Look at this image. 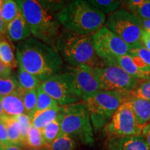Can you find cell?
I'll return each mask as SVG.
<instances>
[{
    "mask_svg": "<svg viewBox=\"0 0 150 150\" xmlns=\"http://www.w3.org/2000/svg\"><path fill=\"white\" fill-rule=\"evenodd\" d=\"M18 65L42 81L61 74L63 61L56 48L31 37L16 46Z\"/></svg>",
    "mask_w": 150,
    "mask_h": 150,
    "instance_id": "cell-1",
    "label": "cell"
},
{
    "mask_svg": "<svg viewBox=\"0 0 150 150\" xmlns=\"http://www.w3.org/2000/svg\"><path fill=\"white\" fill-rule=\"evenodd\" d=\"M56 17L65 30L81 35H93L106 22L103 13L83 0L70 1Z\"/></svg>",
    "mask_w": 150,
    "mask_h": 150,
    "instance_id": "cell-2",
    "label": "cell"
},
{
    "mask_svg": "<svg viewBox=\"0 0 150 150\" xmlns=\"http://www.w3.org/2000/svg\"><path fill=\"white\" fill-rule=\"evenodd\" d=\"M55 47L61 59L72 67L103 65L95 52L92 35H77L64 29L58 35Z\"/></svg>",
    "mask_w": 150,
    "mask_h": 150,
    "instance_id": "cell-3",
    "label": "cell"
},
{
    "mask_svg": "<svg viewBox=\"0 0 150 150\" xmlns=\"http://www.w3.org/2000/svg\"><path fill=\"white\" fill-rule=\"evenodd\" d=\"M16 2L33 38L56 48V40L60 32L57 18L43 8L38 1L18 0Z\"/></svg>",
    "mask_w": 150,
    "mask_h": 150,
    "instance_id": "cell-4",
    "label": "cell"
},
{
    "mask_svg": "<svg viewBox=\"0 0 150 150\" xmlns=\"http://www.w3.org/2000/svg\"><path fill=\"white\" fill-rule=\"evenodd\" d=\"M130 97L131 93L100 91L84 95L81 100L88 110L94 129L99 130L107 125L117 108Z\"/></svg>",
    "mask_w": 150,
    "mask_h": 150,
    "instance_id": "cell-5",
    "label": "cell"
},
{
    "mask_svg": "<svg viewBox=\"0 0 150 150\" xmlns=\"http://www.w3.org/2000/svg\"><path fill=\"white\" fill-rule=\"evenodd\" d=\"M61 134L78 139L84 145H93L94 134L91 117L82 102L60 107Z\"/></svg>",
    "mask_w": 150,
    "mask_h": 150,
    "instance_id": "cell-6",
    "label": "cell"
},
{
    "mask_svg": "<svg viewBox=\"0 0 150 150\" xmlns=\"http://www.w3.org/2000/svg\"><path fill=\"white\" fill-rule=\"evenodd\" d=\"M106 26L131 49L142 45L143 29L140 19L130 11L122 8L110 14L106 19Z\"/></svg>",
    "mask_w": 150,
    "mask_h": 150,
    "instance_id": "cell-7",
    "label": "cell"
},
{
    "mask_svg": "<svg viewBox=\"0 0 150 150\" xmlns=\"http://www.w3.org/2000/svg\"><path fill=\"white\" fill-rule=\"evenodd\" d=\"M92 37L95 52L103 65H114L117 57L130 54V47L106 26L102 27Z\"/></svg>",
    "mask_w": 150,
    "mask_h": 150,
    "instance_id": "cell-8",
    "label": "cell"
},
{
    "mask_svg": "<svg viewBox=\"0 0 150 150\" xmlns=\"http://www.w3.org/2000/svg\"><path fill=\"white\" fill-rule=\"evenodd\" d=\"M102 91L131 93L140 81L116 65L94 67Z\"/></svg>",
    "mask_w": 150,
    "mask_h": 150,
    "instance_id": "cell-9",
    "label": "cell"
},
{
    "mask_svg": "<svg viewBox=\"0 0 150 150\" xmlns=\"http://www.w3.org/2000/svg\"><path fill=\"white\" fill-rule=\"evenodd\" d=\"M104 131L112 138L141 136L142 128L137 122L136 116L129 101L117 108Z\"/></svg>",
    "mask_w": 150,
    "mask_h": 150,
    "instance_id": "cell-10",
    "label": "cell"
},
{
    "mask_svg": "<svg viewBox=\"0 0 150 150\" xmlns=\"http://www.w3.org/2000/svg\"><path fill=\"white\" fill-rule=\"evenodd\" d=\"M41 88L53 98L60 106L81 102L68 72H63L42 81Z\"/></svg>",
    "mask_w": 150,
    "mask_h": 150,
    "instance_id": "cell-11",
    "label": "cell"
},
{
    "mask_svg": "<svg viewBox=\"0 0 150 150\" xmlns=\"http://www.w3.org/2000/svg\"><path fill=\"white\" fill-rule=\"evenodd\" d=\"M68 72L72 76L74 88L81 99L84 95L102 91L95 74L94 67L90 65L71 67Z\"/></svg>",
    "mask_w": 150,
    "mask_h": 150,
    "instance_id": "cell-12",
    "label": "cell"
},
{
    "mask_svg": "<svg viewBox=\"0 0 150 150\" xmlns=\"http://www.w3.org/2000/svg\"><path fill=\"white\" fill-rule=\"evenodd\" d=\"M109 147L112 150H150L142 136L112 138Z\"/></svg>",
    "mask_w": 150,
    "mask_h": 150,
    "instance_id": "cell-13",
    "label": "cell"
},
{
    "mask_svg": "<svg viewBox=\"0 0 150 150\" xmlns=\"http://www.w3.org/2000/svg\"><path fill=\"white\" fill-rule=\"evenodd\" d=\"M2 106L5 116L16 117L27 113L22 96V88H20L13 93L2 97Z\"/></svg>",
    "mask_w": 150,
    "mask_h": 150,
    "instance_id": "cell-14",
    "label": "cell"
},
{
    "mask_svg": "<svg viewBox=\"0 0 150 150\" xmlns=\"http://www.w3.org/2000/svg\"><path fill=\"white\" fill-rule=\"evenodd\" d=\"M6 34L11 41L18 43L31 38L29 26L21 12L7 25Z\"/></svg>",
    "mask_w": 150,
    "mask_h": 150,
    "instance_id": "cell-15",
    "label": "cell"
},
{
    "mask_svg": "<svg viewBox=\"0 0 150 150\" xmlns=\"http://www.w3.org/2000/svg\"><path fill=\"white\" fill-rule=\"evenodd\" d=\"M114 65L121 67L123 70L136 79L139 81L150 79V72L142 70L139 67L137 66L130 55L117 57L115 60Z\"/></svg>",
    "mask_w": 150,
    "mask_h": 150,
    "instance_id": "cell-16",
    "label": "cell"
},
{
    "mask_svg": "<svg viewBox=\"0 0 150 150\" xmlns=\"http://www.w3.org/2000/svg\"><path fill=\"white\" fill-rule=\"evenodd\" d=\"M138 125L143 129L150 123V101L131 97L129 99Z\"/></svg>",
    "mask_w": 150,
    "mask_h": 150,
    "instance_id": "cell-17",
    "label": "cell"
},
{
    "mask_svg": "<svg viewBox=\"0 0 150 150\" xmlns=\"http://www.w3.org/2000/svg\"><path fill=\"white\" fill-rule=\"evenodd\" d=\"M60 107L52 108L42 111H35L29 115L32 126L42 130L49 124L56 120L59 116Z\"/></svg>",
    "mask_w": 150,
    "mask_h": 150,
    "instance_id": "cell-18",
    "label": "cell"
},
{
    "mask_svg": "<svg viewBox=\"0 0 150 150\" xmlns=\"http://www.w3.org/2000/svg\"><path fill=\"white\" fill-rule=\"evenodd\" d=\"M1 120H2L6 126L10 143L13 144V145L24 146L22 127L20 122L16 119V117L5 116Z\"/></svg>",
    "mask_w": 150,
    "mask_h": 150,
    "instance_id": "cell-19",
    "label": "cell"
},
{
    "mask_svg": "<svg viewBox=\"0 0 150 150\" xmlns=\"http://www.w3.org/2000/svg\"><path fill=\"white\" fill-rule=\"evenodd\" d=\"M17 81L19 86L23 90H33L37 89L42 83V81L38 78L26 71L21 66L18 65Z\"/></svg>",
    "mask_w": 150,
    "mask_h": 150,
    "instance_id": "cell-20",
    "label": "cell"
},
{
    "mask_svg": "<svg viewBox=\"0 0 150 150\" xmlns=\"http://www.w3.org/2000/svg\"><path fill=\"white\" fill-rule=\"evenodd\" d=\"M135 63L142 70L150 72V51L145 47L140 45L131 49L129 54Z\"/></svg>",
    "mask_w": 150,
    "mask_h": 150,
    "instance_id": "cell-21",
    "label": "cell"
},
{
    "mask_svg": "<svg viewBox=\"0 0 150 150\" xmlns=\"http://www.w3.org/2000/svg\"><path fill=\"white\" fill-rule=\"evenodd\" d=\"M24 147L29 150H42L46 145L40 129L31 127L29 134L24 141Z\"/></svg>",
    "mask_w": 150,
    "mask_h": 150,
    "instance_id": "cell-22",
    "label": "cell"
},
{
    "mask_svg": "<svg viewBox=\"0 0 150 150\" xmlns=\"http://www.w3.org/2000/svg\"><path fill=\"white\" fill-rule=\"evenodd\" d=\"M0 61L12 70L18 66V62L15 56L10 43L4 39L0 41Z\"/></svg>",
    "mask_w": 150,
    "mask_h": 150,
    "instance_id": "cell-23",
    "label": "cell"
},
{
    "mask_svg": "<svg viewBox=\"0 0 150 150\" xmlns=\"http://www.w3.org/2000/svg\"><path fill=\"white\" fill-rule=\"evenodd\" d=\"M1 13L4 23L6 27H7V25L20 13L16 1L1 0Z\"/></svg>",
    "mask_w": 150,
    "mask_h": 150,
    "instance_id": "cell-24",
    "label": "cell"
},
{
    "mask_svg": "<svg viewBox=\"0 0 150 150\" xmlns=\"http://www.w3.org/2000/svg\"><path fill=\"white\" fill-rule=\"evenodd\" d=\"M41 132H42V137L44 138L46 146L51 145L61 133L60 115L56 120L53 121L48 125H47L45 127H44L41 130Z\"/></svg>",
    "mask_w": 150,
    "mask_h": 150,
    "instance_id": "cell-25",
    "label": "cell"
},
{
    "mask_svg": "<svg viewBox=\"0 0 150 150\" xmlns=\"http://www.w3.org/2000/svg\"><path fill=\"white\" fill-rule=\"evenodd\" d=\"M76 140L70 136L61 134L51 145L47 146V150H74L76 149Z\"/></svg>",
    "mask_w": 150,
    "mask_h": 150,
    "instance_id": "cell-26",
    "label": "cell"
},
{
    "mask_svg": "<svg viewBox=\"0 0 150 150\" xmlns=\"http://www.w3.org/2000/svg\"><path fill=\"white\" fill-rule=\"evenodd\" d=\"M88 2L97 10L105 14H112L119 10L120 1L116 0H91Z\"/></svg>",
    "mask_w": 150,
    "mask_h": 150,
    "instance_id": "cell-27",
    "label": "cell"
},
{
    "mask_svg": "<svg viewBox=\"0 0 150 150\" xmlns=\"http://www.w3.org/2000/svg\"><path fill=\"white\" fill-rule=\"evenodd\" d=\"M37 91L38 99L35 111H42V110L60 106L53 98H52L50 95H47L41 88L40 86L38 88Z\"/></svg>",
    "mask_w": 150,
    "mask_h": 150,
    "instance_id": "cell-28",
    "label": "cell"
},
{
    "mask_svg": "<svg viewBox=\"0 0 150 150\" xmlns=\"http://www.w3.org/2000/svg\"><path fill=\"white\" fill-rule=\"evenodd\" d=\"M22 96L26 112L28 115H31L35 112L36 108L38 99L37 89L27 90V91L22 89Z\"/></svg>",
    "mask_w": 150,
    "mask_h": 150,
    "instance_id": "cell-29",
    "label": "cell"
},
{
    "mask_svg": "<svg viewBox=\"0 0 150 150\" xmlns=\"http://www.w3.org/2000/svg\"><path fill=\"white\" fill-rule=\"evenodd\" d=\"M20 88L18 82L15 76L0 77V96H6Z\"/></svg>",
    "mask_w": 150,
    "mask_h": 150,
    "instance_id": "cell-30",
    "label": "cell"
},
{
    "mask_svg": "<svg viewBox=\"0 0 150 150\" xmlns=\"http://www.w3.org/2000/svg\"><path fill=\"white\" fill-rule=\"evenodd\" d=\"M131 97L150 101V79L140 82L131 93Z\"/></svg>",
    "mask_w": 150,
    "mask_h": 150,
    "instance_id": "cell-31",
    "label": "cell"
},
{
    "mask_svg": "<svg viewBox=\"0 0 150 150\" xmlns=\"http://www.w3.org/2000/svg\"><path fill=\"white\" fill-rule=\"evenodd\" d=\"M129 11L140 19L150 20V0H142L140 5Z\"/></svg>",
    "mask_w": 150,
    "mask_h": 150,
    "instance_id": "cell-32",
    "label": "cell"
},
{
    "mask_svg": "<svg viewBox=\"0 0 150 150\" xmlns=\"http://www.w3.org/2000/svg\"><path fill=\"white\" fill-rule=\"evenodd\" d=\"M40 5L50 13L61 11L67 4L65 1H38Z\"/></svg>",
    "mask_w": 150,
    "mask_h": 150,
    "instance_id": "cell-33",
    "label": "cell"
},
{
    "mask_svg": "<svg viewBox=\"0 0 150 150\" xmlns=\"http://www.w3.org/2000/svg\"><path fill=\"white\" fill-rule=\"evenodd\" d=\"M16 119L20 122V125L22 127V137H23L24 140V141L27 137L29 134V132L32 127V124H31V120L30 117L29 115L27 113H24L22 115L17 116Z\"/></svg>",
    "mask_w": 150,
    "mask_h": 150,
    "instance_id": "cell-34",
    "label": "cell"
},
{
    "mask_svg": "<svg viewBox=\"0 0 150 150\" xmlns=\"http://www.w3.org/2000/svg\"><path fill=\"white\" fill-rule=\"evenodd\" d=\"M8 131L5 123L2 120H0V145L9 144Z\"/></svg>",
    "mask_w": 150,
    "mask_h": 150,
    "instance_id": "cell-35",
    "label": "cell"
},
{
    "mask_svg": "<svg viewBox=\"0 0 150 150\" xmlns=\"http://www.w3.org/2000/svg\"><path fill=\"white\" fill-rule=\"evenodd\" d=\"M12 74V69L0 61V77H6Z\"/></svg>",
    "mask_w": 150,
    "mask_h": 150,
    "instance_id": "cell-36",
    "label": "cell"
},
{
    "mask_svg": "<svg viewBox=\"0 0 150 150\" xmlns=\"http://www.w3.org/2000/svg\"><path fill=\"white\" fill-rule=\"evenodd\" d=\"M141 44L142 46L150 51V32L143 31L141 38Z\"/></svg>",
    "mask_w": 150,
    "mask_h": 150,
    "instance_id": "cell-37",
    "label": "cell"
},
{
    "mask_svg": "<svg viewBox=\"0 0 150 150\" xmlns=\"http://www.w3.org/2000/svg\"><path fill=\"white\" fill-rule=\"evenodd\" d=\"M0 150H29L26 147H22V146L13 145V144H6L0 145Z\"/></svg>",
    "mask_w": 150,
    "mask_h": 150,
    "instance_id": "cell-38",
    "label": "cell"
},
{
    "mask_svg": "<svg viewBox=\"0 0 150 150\" xmlns=\"http://www.w3.org/2000/svg\"><path fill=\"white\" fill-rule=\"evenodd\" d=\"M141 136L145 138V140L147 142L148 146L150 149V123L142 129Z\"/></svg>",
    "mask_w": 150,
    "mask_h": 150,
    "instance_id": "cell-39",
    "label": "cell"
},
{
    "mask_svg": "<svg viewBox=\"0 0 150 150\" xmlns=\"http://www.w3.org/2000/svg\"><path fill=\"white\" fill-rule=\"evenodd\" d=\"M1 0H0V34L4 35L6 34V27L4 23L2 18H1Z\"/></svg>",
    "mask_w": 150,
    "mask_h": 150,
    "instance_id": "cell-40",
    "label": "cell"
},
{
    "mask_svg": "<svg viewBox=\"0 0 150 150\" xmlns=\"http://www.w3.org/2000/svg\"><path fill=\"white\" fill-rule=\"evenodd\" d=\"M140 23H141L142 29H143V31H147V32H150V20L140 19Z\"/></svg>",
    "mask_w": 150,
    "mask_h": 150,
    "instance_id": "cell-41",
    "label": "cell"
},
{
    "mask_svg": "<svg viewBox=\"0 0 150 150\" xmlns=\"http://www.w3.org/2000/svg\"><path fill=\"white\" fill-rule=\"evenodd\" d=\"M2 96H0V120H2L5 117L4 112L3 106H2Z\"/></svg>",
    "mask_w": 150,
    "mask_h": 150,
    "instance_id": "cell-42",
    "label": "cell"
},
{
    "mask_svg": "<svg viewBox=\"0 0 150 150\" xmlns=\"http://www.w3.org/2000/svg\"><path fill=\"white\" fill-rule=\"evenodd\" d=\"M4 39H5L4 38V35H1V34H0V41L3 40Z\"/></svg>",
    "mask_w": 150,
    "mask_h": 150,
    "instance_id": "cell-43",
    "label": "cell"
}]
</instances>
